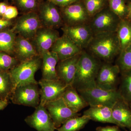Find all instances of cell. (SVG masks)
<instances>
[{
  "label": "cell",
  "mask_w": 131,
  "mask_h": 131,
  "mask_svg": "<svg viewBox=\"0 0 131 131\" xmlns=\"http://www.w3.org/2000/svg\"><path fill=\"white\" fill-rule=\"evenodd\" d=\"M118 90L122 98L130 104L131 103V69L121 73Z\"/></svg>",
  "instance_id": "484cf974"
},
{
  "label": "cell",
  "mask_w": 131,
  "mask_h": 131,
  "mask_svg": "<svg viewBox=\"0 0 131 131\" xmlns=\"http://www.w3.org/2000/svg\"><path fill=\"white\" fill-rule=\"evenodd\" d=\"M60 37L58 31L54 28L42 26L39 28L32 39L38 55L42 57L49 51Z\"/></svg>",
  "instance_id": "4fadbf2b"
},
{
  "label": "cell",
  "mask_w": 131,
  "mask_h": 131,
  "mask_svg": "<svg viewBox=\"0 0 131 131\" xmlns=\"http://www.w3.org/2000/svg\"><path fill=\"white\" fill-rule=\"evenodd\" d=\"M116 33L121 51L131 45V21L127 19H121Z\"/></svg>",
  "instance_id": "cb8c5ba5"
},
{
  "label": "cell",
  "mask_w": 131,
  "mask_h": 131,
  "mask_svg": "<svg viewBox=\"0 0 131 131\" xmlns=\"http://www.w3.org/2000/svg\"><path fill=\"white\" fill-rule=\"evenodd\" d=\"M18 14V12L17 8L13 6H8L6 11L2 18L6 19L11 20L16 18Z\"/></svg>",
  "instance_id": "d6a6232c"
},
{
  "label": "cell",
  "mask_w": 131,
  "mask_h": 131,
  "mask_svg": "<svg viewBox=\"0 0 131 131\" xmlns=\"http://www.w3.org/2000/svg\"><path fill=\"white\" fill-rule=\"evenodd\" d=\"M77 91L90 106L103 105L112 108L116 102L122 98L118 89L107 90L96 86Z\"/></svg>",
  "instance_id": "277c9868"
},
{
  "label": "cell",
  "mask_w": 131,
  "mask_h": 131,
  "mask_svg": "<svg viewBox=\"0 0 131 131\" xmlns=\"http://www.w3.org/2000/svg\"><path fill=\"white\" fill-rule=\"evenodd\" d=\"M38 82L40 87L39 104L43 106L49 102L62 98L68 86L59 79L46 80L41 79Z\"/></svg>",
  "instance_id": "9c48e42d"
},
{
  "label": "cell",
  "mask_w": 131,
  "mask_h": 131,
  "mask_svg": "<svg viewBox=\"0 0 131 131\" xmlns=\"http://www.w3.org/2000/svg\"><path fill=\"white\" fill-rule=\"evenodd\" d=\"M90 120L88 117L83 115L81 117H73L66 121L56 130L58 131H79L82 129Z\"/></svg>",
  "instance_id": "4316f807"
},
{
  "label": "cell",
  "mask_w": 131,
  "mask_h": 131,
  "mask_svg": "<svg viewBox=\"0 0 131 131\" xmlns=\"http://www.w3.org/2000/svg\"><path fill=\"white\" fill-rule=\"evenodd\" d=\"M9 104V100H0V111L3 110Z\"/></svg>",
  "instance_id": "74e56055"
},
{
  "label": "cell",
  "mask_w": 131,
  "mask_h": 131,
  "mask_svg": "<svg viewBox=\"0 0 131 131\" xmlns=\"http://www.w3.org/2000/svg\"><path fill=\"white\" fill-rule=\"evenodd\" d=\"M79 0H48L56 6L65 7L79 1Z\"/></svg>",
  "instance_id": "836d02e7"
},
{
  "label": "cell",
  "mask_w": 131,
  "mask_h": 131,
  "mask_svg": "<svg viewBox=\"0 0 131 131\" xmlns=\"http://www.w3.org/2000/svg\"><path fill=\"white\" fill-rule=\"evenodd\" d=\"M61 14L66 25L89 24L90 19L84 5L78 1L64 7Z\"/></svg>",
  "instance_id": "9a60e30c"
},
{
  "label": "cell",
  "mask_w": 131,
  "mask_h": 131,
  "mask_svg": "<svg viewBox=\"0 0 131 131\" xmlns=\"http://www.w3.org/2000/svg\"><path fill=\"white\" fill-rule=\"evenodd\" d=\"M56 6L48 1L40 5L38 15L43 27L55 29L63 25L62 14Z\"/></svg>",
  "instance_id": "5bb4252c"
},
{
  "label": "cell",
  "mask_w": 131,
  "mask_h": 131,
  "mask_svg": "<svg viewBox=\"0 0 131 131\" xmlns=\"http://www.w3.org/2000/svg\"><path fill=\"white\" fill-rule=\"evenodd\" d=\"M20 63L15 57L0 52V70L9 71Z\"/></svg>",
  "instance_id": "4dcf8cb0"
},
{
  "label": "cell",
  "mask_w": 131,
  "mask_h": 131,
  "mask_svg": "<svg viewBox=\"0 0 131 131\" xmlns=\"http://www.w3.org/2000/svg\"><path fill=\"white\" fill-rule=\"evenodd\" d=\"M82 50L64 34L57 39L50 50L57 54L59 61L74 57Z\"/></svg>",
  "instance_id": "2e32d148"
},
{
  "label": "cell",
  "mask_w": 131,
  "mask_h": 131,
  "mask_svg": "<svg viewBox=\"0 0 131 131\" xmlns=\"http://www.w3.org/2000/svg\"><path fill=\"white\" fill-rule=\"evenodd\" d=\"M42 59L41 68L42 79L46 80H58L56 66L59 60L57 54L49 51L43 55Z\"/></svg>",
  "instance_id": "44dd1931"
},
{
  "label": "cell",
  "mask_w": 131,
  "mask_h": 131,
  "mask_svg": "<svg viewBox=\"0 0 131 131\" xmlns=\"http://www.w3.org/2000/svg\"><path fill=\"white\" fill-rule=\"evenodd\" d=\"M85 50L102 62L108 63H113L121 51L116 32L94 34Z\"/></svg>",
  "instance_id": "6da1fadb"
},
{
  "label": "cell",
  "mask_w": 131,
  "mask_h": 131,
  "mask_svg": "<svg viewBox=\"0 0 131 131\" xmlns=\"http://www.w3.org/2000/svg\"><path fill=\"white\" fill-rule=\"evenodd\" d=\"M15 88L9 71L0 70V100H9Z\"/></svg>",
  "instance_id": "d4e9b609"
},
{
  "label": "cell",
  "mask_w": 131,
  "mask_h": 131,
  "mask_svg": "<svg viewBox=\"0 0 131 131\" xmlns=\"http://www.w3.org/2000/svg\"><path fill=\"white\" fill-rule=\"evenodd\" d=\"M96 131H121L120 127L115 125L113 126H99L96 129Z\"/></svg>",
  "instance_id": "e575fe53"
},
{
  "label": "cell",
  "mask_w": 131,
  "mask_h": 131,
  "mask_svg": "<svg viewBox=\"0 0 131 131\" xmlns=\"http://www.w3.org/2000/svg\"><path fill=\"white\" fill-rule=\"evenodd\" d=\"M80 54L71 58L59 61L57 64L56 71L58 79L66 85H72L73 83Z\"/></svg>",
  "instance_id": "e0dca14e"
},
{
  "label": "cell",
  "mask_w": 131,
  "mask_h": 131,
  "mask_svg": "<svg viewBox=\"0 0 131 131\" xmlns=\"http://www.w3.org/2000/svg\"><path fill=\"white\" fill-rule=\"evenodd\" d=\"M62 98L67 106L75 113H78L89 106L77 90L71 85L67 86Z\"/></svg>",
  "instance_id": "7402d4cb"
},
{
  "label": "cell",
  "mask_w": 131,
  "mask_h": 131,
  "mask_svg": "<svg viewBox=\"0 0 131 131\" xmlns=\"http://www.w3.org/2000/svg\"><path fill=\"white\" fill-rule=\"evenodd\" d=\"M130 107L131 108V103L130 104Z\"/></svg>",
  "instance_id": "60d3db41"
},
{
  "label": "cell",
  "mask_w": 131,
  "mask_h": 131,
  "mask_svg": "<svg viewBox=\"0 0 131 131\" xmlns=\"http://www.w3.org/2000/svg\"><path fill=\"white\" fill-rule=\"evenodd\" d=\"M113 118L121 128L131 129V108L130 104L121 98L112 108Z\"/></svg>",
  "instance_id": "ac0fdd59"
},
{
  "label": "cell",
  "mask_w": 131,
  "mask_h": 131,
  "mask_svg": "<svg viewBox=\"0 0 131 131\" xmlns=\"http://www.w3.org/2000/svg\"><path fill=\"white\" fill-rule=\"evenodd\" d=\"M11 20L6 19L3 18H0V31L7 29L12 25Z\"/></svg>",
  "instance_id": "d590c367"
},
{
  "label": "cell",
  "mask_w": 131,
  "mask_h": 131,
  "mask_svg": "<svg viewBox=\"0 0 131 131\" xmlns=\"http://www.w3.org/2000/svg\"><path fill=\"white\" fill-rule=\"evenodd\" d=\"M61 29L63 34L82 50L86 49L94 35L89 24L73 26L64 25Z\"/></svg>",
  "instance_id": "30bf717a"
},
{
  "label": "cell",
  "mask_w": 131,
  "mask_h": 131,
  "mask_svg": "<svg viewBox=\"0 0 131 131\" xmlns=\"http://www.w3.org/2000/svg\"><path fill=\"white\" fill-rule=\"evenodd\" d=\"M130 131H131V129H130Z\"/></svg>",
  "instance_id": "b9f144b4"
},
{
  "label": "cell",
  "mask_w": 131,
  "mask_h": 131,
  "mask_svg": "<svg viewBox=\"0 0 131 131\" xmlns=\"http://www.w3.org/2000/svg\"><path fill=\"white\" fill-rule=\"evenodd\" d=\"M120 75V70L117 64L102 62L95 80L96 86L107 90H117Z\"/></svg>",
  "instance_id": "52a82bcc"
},
{
  "label": "cell",
  "mask_w": 131,
  "mask_h": 131,
  "mask_svg": "<svg viewBox=\"0 0 131 131\" xmlns=\"http://www.w3.org/2000/svg\"><path fill=\"white\" fill-rule=\"evenodd\" d=\"M16 34L13 28L0 31V52L14 55Z\"/></svg>",
  "instance_id": "603a6c76"
},
{
  "label": "cell",
  "mask_w": 131,
  "mask_h": 131,
  "mask_svg": "<svg viewBox=\"0 0 131 131\" xmlns=\"http://www.w3.org/2000/svg\"><path fill=\"white\" fill-rule=\"evenodd\" d=\"M121 73L131 69V45L121 52L116 62Z\"/></svg>",
  "instance_id": "f1b7e54d"
},
{
  "label": "cell",
  "mask_w": 131,
  "mask_h": 131,
  "mask_svg": "<svg viewBox=\"0 0 131 131\" xmlns=\"http://www.w3.org/2000/svg\"><path fill=\"white\" fill-rule=\"evenodd\" d=\"M125 1H126V2H131V0H125Z\"/></svg>",
  "instance_id": "ab89813d"
},
{
  "label": "cell",
  "mask_w": 131,
  "mask_h": 131,
  "mask_svg": "<svg viewBox=\"0 0 131 131\" xmlns=\"http://www.w3.org/2000/svg\"><path fill=\"white\" fill-rule=\"evenodd\" d=\"M106 2V0H84L83 4L90 19L104 9Z\"/></svg>",
  "instance_id": "f546056e"
},
{
  "label": "cell",
  "mask_w": 131,
  "mask_h": 131,
  "mask_svg": "<svg viewBox=\"0 0 131 131\" xmlns=\"http://www.w3.org/2000/svg\"><path fill=\"white\" fill-rule=\"evenodd\" d=\"M25 121L29 126L37 131H55L56 130L46 108L40 104L32 114L26 117Z\"/></svg>",
  "instance_id": "8fae6325"
},
{
  "label": "cell",
  "mask_w": 131,
  "mask_h": 131,
  "mask_svg": "<svg viewBox=\"0 0 131 131\" xmlns=\"http://www.w3.org/2000/svg\"><path fill=\"white\" fill-rule=\"evenodd\" d=\"M42 57L38 56L29 60L21 62L9 71L14 82L17 86L29 83H38L35 75L41 68Z\"/></svg>",
  "instance_id": "3957f363"
},
{
  "label": "cell",
  "mask_w": 131,
  "mask_h": 131,
  "mask_svg": "<svg viewBox=\"0 0 131 131\" xmlns=\"http://www.w3.org/2000/svg\"><path fill=\"white\" fill-rule=\"evenodd\" d=\"M9 99L15 105L36 108L40 102V89L38 83H29L17 86Z\"/></svg>",
  "instance_id": "5b68a950"
},
{
  "label": "cell",
  "mask_w": 131,
  "mask_h": 131,
  "mask_svg": "<svg viewBox=\"0 0 131 131\" xmlns=\"http://www.w3.org/2000/svg\"><path fill=\"white\" fill-rule=\"evenodd\" d=\"M42 26L38 14L34 12L25 13L19 17L13 29L19 35L30 40Z\"/></svg>",
  "instance_id": "ba28073f"
},
{
  "label": "cell",
  "mask_w": 131,
  "mask_h": 131,
  "mask_svg": "<svg viewBox=\"0 0 131 131\" xmlns=\"http://www.w3.org/2000/svg\"><path fill=\"white\" fill-rule=\"evenodd\" d=\"M8 6L5 2H0V16H3Z\"/></svg>",
  "instance_id": "8d00e7d4"
},
{
  "label": "cell",
  "mask_w": 131,
  "mask_h": 131,
  "mask_svg": "<svg viewBox=\"0 0 131 131\" xmlns=\"http://www.w3.org/2000/svg\"><path fill=\"white\" fill-rule=\"evenodd\" d=\"M109 8L121 19L127 18L128 7L125 0H107Z\"/></svg>",
  "instance_id": "83f0119b"
},
{
  "label": "cell",
  "mask_w": 131,
  "mask_h": 131,
  "mask_svg": "<svg viewBox=\"0 0 131 131\" xmlns=\"http://www.w3.org/2000/svg\"><path fill=\"white\" fill-rule=\"evenodd\" d=\"M102 63L100 60L83 50L71 85L77 90L96 86L95 80Z\"/></svg>",
  "instance_id": "7a4b0ae2"
},
{
  "label": "cell",
  "mask_w": 131,
  "mask_h": 131,
  "mask_svg": "<svg viewBox=\"0 0 131 131\" xmlns=\"http://www.w3.org/2000/svg\"><path fill=\"white\" fill-rule=\"evenodd\" d=\"M45 106L50 114L56 129L71 118L80 116V114L70 109L62 98L49 102Z\"/></svg>",
  "instance_id": "7c38bea8"
},
{
  "label": "cell",
  "mask_w": 131,
  "mask_h": 131,
  "mask_svg": "<svg viewBox=\"0 0 131 131\" xmlns=\"http://www.w3.org/2000/svg\"><path fill=\"white\" fill-rule=\"evenodd\" d=\"M14 55L20 62L30 60L39 56L33 43L19 35L16 36L15 39Z\"/></svg>",
  "instance_id": "d6986e66"
},
{
  "label": "cell",
  "mask_w": 131,
  "mask_h": 131,
  "mask_svg": "<svg viewBox=\"0 0 131 131\" xmlns=\"http://www.w3.org/2000/svg\"><path fill=\"white\" fill-rule=\"evenodd\" d=\"M19 9L25 13L34 12L38 6V0H15Z\"/></svg>",
  "instance_id": "1f68e13d"
},
{
  "label": "cell",
  "mask_w": 131,
  "mask_h": 131,
  "mask_svg": "<svg viewBox=\"0 0 131 131\" xmlns=\"http://www.w3.org/2000/svg\"><path fill=\"white\" fill-rule=\"evenodd\" d=\"M121 19L110 8L103 9L90 19L89 25L94 34L116 32Z\"/></svg>",
  "instance_id": "8992f818"
},
{
  "label": "cell",
  "mask_w": 131,
  "mask_h": 131,
  "mask_svg": "<svg viewBox=\"0 0 131 131\" xmlns=\"http://www.w3.org/2000/svg\"><path fill=\"white\" fill-rule=\"evenodd\" d=\"M127 7H128V16H127V19L131 21V2L128 3Z\"/></svg>",
  "instance_id": "f35d334b"
},
{
  "label": "cell",
  "mask_w": 131,
  "mask_h": 131,
  "mask_svg": "<svg viewBox=\"0 0 131 131\" xmlns=\"http://www.w3.org/2000/svg\"><path fill=\"white\" fill-rule=\"evenodd\" d=\"M83 115L95 122L110 123L117 125L113 118L112 108L107 106H90L89 108L83 112Z\"/></svg>",
  "instance_id": "ffe728a7"
}]
</instances>
